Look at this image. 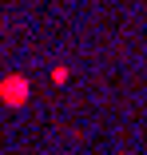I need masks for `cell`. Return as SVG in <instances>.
<instances>
[{"label": "cell", "mask_w": 147, "mask_h": 155, "mask_svg": "<svg viewBox=\"0 0 147 155\" xmlns=\"http://www.w3.org/2000/svg\"><path fill=\"white\" fill-rule=\"evenodd\" d=\"M0 100H4L8 107H20L28 100V80L24 76H8V80H0Z\"/></svg>", "instance_id": "obj_1"}]
</instances>
